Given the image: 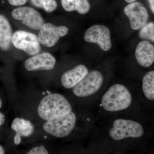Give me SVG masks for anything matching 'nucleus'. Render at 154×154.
<instances>
[{
	"label": "nucleus",
	"mask_w": 154,
	"mask_h": 154,
	"mask_svg": "<svg viewBox=\"0 0 154 154\" xmlns=\"http://www.w3.org/2000/svg\"><path fill=\"white\" fill-rule=\"evenodd\" d=\"M72 108L67 99L61 94H50L41 100L38 108V116L47 121L71 112Z\"/></svg>",
	"instance_id": "f257e3e1"
},
{
	"label": "nucleus",
	"mask_w": 154,
	"mask_h": 154,
	"mask_svg": "<svg viewBox=\"0 0 154 154\" xmlns=\"http://www.w3.org/2000/svg\"><path fill=\"white\" fill-rule=\"evenodd\" d=\"M132 102V96L124 85L116 84L111 86L102 97V104L107 111L116 112L126 109Z\"/></svg>",
	"instance_id": "f03ea898"
},
{
	"label": "nucleus",
	"mask_w": 154,
	"mask_h": 154,
	"mask_svg": "<svg viewBox=\"0 0 154 154\" xmlns=\"http://www.w3.org/2000/svg\"><path fill=\"white\" fill-rule=\"evenodd\" d=\"M76 120V116L71 111L47 120L43 125V129L53 136L64 137L69 135L74 129Z\"/></svg>",
	"instance_id": "7ed1b4c3"
},
{
	"label": "nucleus",
	"mask_w": 154,
	"mask_h": 154,
	"mask_svg": "<svg viewBox=\"0 0 154 154\" xmlns=\"http://www.w3.org/2000/svg\"><path fill=\"white\" fill-rule=\"evenodd\" d=\"M144 133L143 127L138 122L123 119L115 120L109 131L110 137L117 141L128 137H140Z\"/></svg>",
	"instance_id": "20e7f679"
},
{
	"label": "nucleus",
	"mask_w": 154,
	"mask_h": 154,
	"mask_svg": "<svg viewBox=\"0 0 154 154\" xmlns=\"http://www.w3.org/2000/svg\"><path fill=\"white\" fill-rule=\"evenodd\" d=\"M103 82L104 78L100 72L92 71L73 88V93L78 97L91 96L99 91Z\"/></svg>",
	"instance_id": "39448f33"
},
{
	"label": "nucleus",
	"mask_w": 154,
	"mask_h": 154,
	"mask_svg": "<svg viewBox=\"0 0 154 154\" xmlns=\"http://www.w3.org/2000/svg\"><path fill=\"white\" fill-rule=\"evenodd\" d=\"M11 42L14 47L30 56L38 54L41 51L40 43L36 34L18 30L12 35Z\"/></svg>",
	"instance_id": "423d86ee"
},
{
	"label": "nucleus",
	"mask_w": 154,
	"mask_h": 154,
	"mask_svg": "<svg viewBox=\"0 0 154 154\" xmlns=\"http://www.w3.org/2000/svg\"><path fill=\"white\" fill-rule=\"evenodd\" d=\"M84 39L89 43L97 44L104 51H109L112 47L110 32L105 25L91 26L85 33Z\"/></svg>",
	"instance_id": "0eeeda50"
},
{
	"label": "nucleus",
	"mask_w": 154,
	"mask_h": 154,
	"mask_svg": "<svg viewBox=\"0 0 154 154\" xmlns=\"http://www.w3.org/2000/svg\"><path fill=\"white\" fill-rule=\"evenodd\" d=\"M12 16L14 19L34 30H40L45 24L44 19L40 13L30 7H19L14 9Z\"/></svg>",
	"instance_id": "6e6552de"
},
{
	"label": "nucleus",
	"mask_w": 154,
	"mask_h": 154,
	"mask_svg": "<svg viewBox=\"0 0 154 154\" xmlns=\"http://www.w3.org/2000/svg\"><path fill=\"white\" fill-rule=\"evenodd\" d=\"M68 32V28L66 26H56L51 23H45L39 30L38 41L45 47H52L57 43L60 38L66 36Z\"/></svg>",
	"instance_id": "1a4fd4ad"
},
{
	"label": "nucleus",
	"mask_w": 154,
	"mask_h": 154,
	"mask_svg": "<svg viewBox=\"0 0 154 154\" xmlns=\"http://www.w3.org/2000/svg\"><path fill=\"white\" fill-rule=\"evenodd\" d=\"M124 12L128 17L131 27L133 30H140L148 21V11L139 2L130 3L125 8Z\"/></svg>",
	"instance_id": "9d476101"
},
{
	"label": "nucleus",
	"mask_w": 154,
	"mask_h": 154,
	"mask_svg": "<svg viewBox=\"0 0 154 154\" xmlns=\"http://www.w3.org/2000/svg\"><path fill=\"white\" fill-rule=\"evenodd\" d=\"M54 57L48 52L37 54L25 61V69L28 71L38 70H51L56 63Z\"/></svg>",
	"instance_id": "9b49d317"
},
{
	"label": "nucleus",
	"mask_w": 154,
	"mask_h": 154,
	"mask_svg": "<svg viewBox=\"0 0 154 154\" xmlns=\"http://www.w3.org/2000/svg\"><path fill=\"white\" fill-rule=\"evenodd\" d=\"M136 59L141 66H151L154 62V46L149 42L143 40L137 44L135 51Z\"/></svg>",
	"instance_id": "f8f14e48"
},
{
	"label": "nucleus",
	"mask_w": 154,
	"mask_h": 154,
	"mask_svg": "<svg viewBox=\"0 0 154 154\" xmlns=\"http://www.w3.org/2000/svg\"><path fill=\"white\" fill-rule=\"evenodd\" d=\"M88 69L84 65H79L63 75L62 85L66 89L74 88L88 74Z\"/></svg>",
	"instance_id": "ddd939ff"
},
{
	"label": "nucleus",
	"mask_w": 154,
	"mask_h": 154,
	"mask_svg": "<svg viewBox=\"0 0 154 154\" xmlns=\"http://www.w3.org/2000/svg\"><path fill=\"white\" fill-rule=\"evenodd\" d=\"M11 25L8 19L0 15V48L7 51L10 48L12 37Z\"/></svg>",
	"instance_id": "4468645a"
},
{
	"label": "nucleus",
	"mask_w": 154,
	"mask_h": 154,
	"mask_svg": "<svg viewBox=\"0 0 154 154\" xmlns=\"http://www.w3.org/2000/svg\"><path fill=\"white\" fill-rule=\"evenodd\" d=\"M62 6L67 12L77 11L81 15L88 14L91 9L88 0H61Z\"/></svg>",
	"instance_id": "2eb2a0df"
},
{
	"label": "nucleus",
	"mask_w": 154,
	"mask_h": 154,
	"mask_svg": "<svg viewBox=\"0 0 154 154\" xmlns=\"http://www.w3.org/2000/svg\"><path fill=\"white\" fill-rule=\"evenodd\" d=\"M11 128L16 132V136L19 137H29L33 134L34 127L30 121L22 118L14 119Z\"/></svg>",
	"instance_id": "dca6fc26"
},
{
	"label": "nucleus",
	"mask_w": 154,
	"mask_h": 154,
	"mask_svg": "<svg viewBox=\"0 0 154 154\" xmlns=\"http://www.w3.org/2000/svg\"><path fill=\"white\" fill-rule=\"evenodd\" d=\"M143 91L146 98L154 100V71L147 73L143 79Z\"/></svg>",
	"instance_id": "f3484780"
},
{
	"label": "nucleus",
	"mask_w": 154,
	"mask_h": 154,
	"mask_svg": "<svg viewBox=\"0 0 154 154\" xmlns=\"http://www.w3.org/2000/svg\"><path fill=\"white\" fill-rule=\"evenodd\" d=\"M139 36L144 40L154 42V23L150 22L147 23L140 29Z\"/></svg>",
	"instance_id": "a211bd4d"
},
{
	"label": "nucleus",
	"mask_w": 154,
	"mask_h": 154,
	"mask_svg": "<svg viewBox=\"0 0 154 154\" xmlns=\"http://www.w3.org/2000/svg\"><path fill=\"white\" fill-rule=\"evenodd\" d=\"M57 7L55 0H45L43 4V9L48 13H51L55 11Z\"/></svg>",
	"instance_id": "6ab92c4d"
},
{
	"label": "nucleus",
	"mask_w": 154,
	"mask_h": 154,
	"mask_svg": "<svg viewBox=\"0 0 154 154\" xmlns=\"http://www.w3.org/2000/svg\"><path fill=\"white\" fill-rule=\"evenodd\" d=\"M28 154H48V152L43 146L35 147L27 153Z\"/></svg>",
	"instance_id": "aec40b11"
},
{
	"label": "nucleus",
	"mask_w": 154,
	"mask_h": 154,
	"mask_svg": "<svg viewBox=\"0 0 154 154\" xmlns=\"http://www.w3.org/2000/svg\"><path fill=\"white\" fill-rule=\"evenodd\" d=\"M28 0H8L9 3L11 5L19 6L26 4Z\"/></svg>",
	"instance_id": "412c9836"
},
{
	"label": "nucleus",
	"mask_w": 154,
	"mask_h": 154,
	"mask_svg": "<svg viewBox=\"0 0 154 154\" xmlns=\"http://www.w3.org/2000/svg\"><path fill=\"white\" fill-rule=\"evenodd\" d=\"M45 0H30L31 4L36 8H43V4Z\"/></svg>",
	"instance_id": "4be33fe9"
},
{
	"label": "nucleus",
	"mask_w": 154,
	"mask_h": 154,
	"mask_svg": "<svg viewBox=\"0 0 154 154\" xmlns=\"http://www.w3.org/2000/svg\"><path fill=\"white\" fill-rule=\"evenodd\" d=\"M5 120V117L3 113L0 112V126L2 125Z\"/></svg>",
	"instance_id": "5701e85b"
},
{
	"label": "nucleus",
	"mask_w": 154,
	"mask_h": 154,
	"mask_svg": "<svg viewBox=\"0 0 154 154\" xmlns=\"http://www.w3.org/2000/svg\"><path fill=\"white\" fill-rule=\"evenodd\" d=\"M149 5L150 8L153 14L154 13V0H148Z\"/></svg>",
	"instance_id": "b1692460"
},
{
	"label": "nucleus",
	"mask_w": 154,
	"mask_h": 154,
	"mask_svg": "<svg viewBox=\"0 0 154 154\" xmlns=\"http://www.w3.org/2000/svg\"><path fill=\"white\" fill-rule=\"evenodd\" d=\"M5 153V150L2 146H0V154H4Z\"/></svg>",
	"instance_id": "393cba45"
},
{
	"label": "nucleus",
	"mask_w": 154,
	"mask_h": 154,
	"mask_svg": "<svg viewBox=\"0 0 154 154\" xmlns=\"http://www.w3.org/2000/svg\"><path fill=\"white\" fill-rule=\"evenodd\" d=\"M136 1L137 0H125V2L128 3L133 2H136Z\"/></svg>",
	"instance_id": "a878e982"
},
{
	"label": "nucleus",
	"mask_w": 154,
	"mask_h": 154,
	"mask_svg": "<svg viewBox=\"0 0 154 154\" xmlns=\"http://www.w3.org/2000/svg\"><path fill=\"white\" fill-rule=\"evenodd\" d=\"M2 100L0 99V109H1V107H2Z\"/></svg>",
	"instance_id": "bb28decb"
}]
</instances>
